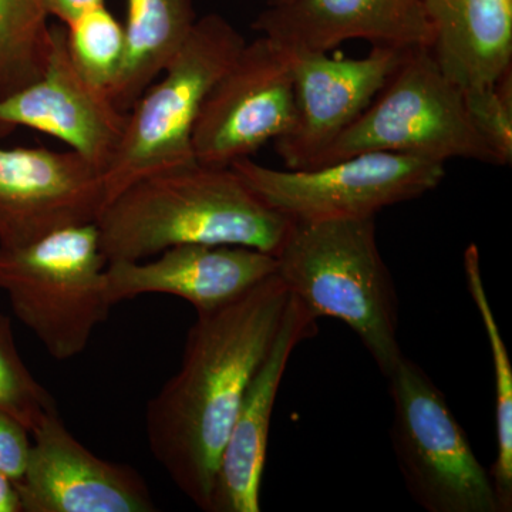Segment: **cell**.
I'll return each mask as SVG.
<instances>
[{
	"label": "cell",
	"mask_w": 512,
	"mask_h": 512,
	"mask_svg": "<svg viewBox=\"0 0 512 512\" xmlns=\"http://www.w3.org/2000/svg\"><path fill=\"white\" fill-rule=\"evenodd\" d=\"M275 256L293 298L316 319L342 320L389 375L403 356L399 299L377 247L375 218L293 221Z\"/></svg>",
	"instance_id": "3"
},
{
	"label": "cell",
	"mask_w": 512,
	"mask_h": 512,
	"mask_svg": "<svg viewBox=\"0 0 512 512\" xmlns=\"http://www.w3.org/2000/svg\"><path fill=\"white\" fill-rule=\"evenodd\" d=\"M197 22L192 0H127L126 52L110 99L131 110L177 55Z\"/></svg>",
	"instance_id": "18"
},
{
	"label": "cell",
	"mask_w": 512,
	"mask_h": 512,
	"mask_svg": "<svg viewBox=\"0 0 512 512\" xmlns=\"http://www.w3.org/2000/svg\"><path fill=\"white\" fill-rule=\"evenodd\" d=\"M0 512H22L15 481L0 473Z\"/></svg>",
	"instance_id": "26"
},
{
	"label": "cell",
	"mask_w": 512,
	"mask_h": 512,
	"mask_svg": "<svg viewBox=\"0 0 512 512\" xmlns=\"http://www.w3.org/2000/svg\"><path fill=\"white\" fill-rule=\"evenodd\" d=\"M104 5V0H46L47 12L55 16L64 26L72 25L84 13Z\"/></svg>",
	"instance_id": "25"
},
{
	"label": "cell",
	"mask_w": 512,
	"mask_h": 512,
	"mask_svg": "<svg viewBox=\"0 0 512 512\" xmlns=\"http://www.w3.org/2000/svg\"><path fill=\"white\" fill-rule=\"evenodd\" d=\"M276 271V256L258 249L178 245L144 261L110 262L107 295L114 306L161 293L184 299L197 312L211 311L234 301Z\"/></svg>",
	"instance_id": "14"
},
{
	"label": "cell",
	"mask_w": 512,
	"mask_h": 512,
	"mask_svg": "<svg viewBox=\"0 0 512 512\" xmlns=\"http://www.w3.org/2000/svg\"><path fill=\"white\" fill-rule=\"evenodd\" d=\"M0 410L18 420L30 434L49 414L57 412V403L28 369L20 356L13 335L12 320L0 313Z\"/></svg>",
	"instance_id": "22"
},
{
	"label": "cell",
	"mask_w": 512,
	"mask_h": 512,
	"mask_svg": "<svg viewBox=\"0 0 512 512\" xmlns=\"http://www.w3.org/2000/svg\"><path fill=\"white\" fill-rule=\"evenodd\" d=\"M286 49V47H285ZM295 86V123L274 141L288 170H308L352 126L389 82L410 49L373 46L360 59L286 49Z\"/></svg>",
	"instance_id": "10"
},
{
	"label": "cell",
	"mask_w": 512,
	"mask_h": 512,
	"mask_svg": "<svg viewBox=\"0 0 512 512\" xmlns=\"http://www.w3.org/2000/svg\"><path fill=\"white\" fill-rule=\"evenodd\" d=\"M252 29L286 49L320 53L349 40L403 49L433 40L423 0H291L262 10Z\"/></svg>",
	"instance_id": "16"
},
{
	"label": "cell",
	"mask_w": 512,
	"mask_h": 512,
	"mask_svg": "<svg viewBox=\"0 0 512 512\" xmlns=\"http://www.w3.org/2000/svg\"><path fill=\"white\" fill-rule=\"evenodd\" d=\"M430 50L461 89L500 79L512 64V0H423Z\"/></svg>",
	"instance_id": "17"
},
{
	"label": "cell",
	"mask_w": 512,
	"mask_h": 512,
	"mask_svg": "<svg viewBox=\"0 0 512 512\" xmlns=\"http://www.w3.org/2000/svg\"><path fill=\"white\" fill-rule=\"evenodd\" d=\"M30 433L18 420L0 410V473L19 481L28 463Z\"/></svg>",
	"instance_id": "24"
},
{
	"label": "cell",
	"mask_w": 512,
	"mask_h": 512,
	"mask_svg": "<svg viewBox=\"0 0 512 512\" xmlns=\"http://www.w3.org/2000/svg\"><path fill=\"white\" fill-rule=\"evenodd\" d=\"M46 0H0V100L45 73L53 42Z\"/></svg>",
	"instance_id": "20"
},
{
	"label": "cell",
	"mask_w": 512,
	"mask_h": 512,
	"mask_svg": "<svg viewBox=\"0 0 512 512\" xmlns=\"http://www.w3.org/2000/svg\"><path fill=\"white\" fill-rule=\"evenodd\" d=\"M468 292L476 303L478 315L483 320L495 376V430H497V456L490 476L501 512L512 510V366L507 345L498 328L493 308L488 301L481 274L480 251L476 244L468 245L463 258Z\"/></svg>",
	"instance_id": "19"
},
{
	"label": "cell",
	"mask_w": 512,
	"mask_h": 512,
	"mask_svg": "<svg viewBox=\"0 0 512 512\" xmlns=\"http://www.w3.org/2000/svg\"><path fill=\"white\" fill-rule=\"evenodd\" d=\"M372 151L497 165L468 117L463 89L440 69L430 47H414L359 119L312 168Z\"/></svg>",
	"instance_id": "6"
},
{
	"label": "cell",
	"mask_w": 512,
	"mask_h": 512,
	"mask_svg": "<svg viewBox=\"0 0 512 512\" xmlns=\"http://www.w3.org/2000/svg\"><path fill=\"white\" fill-rule=\"evenodd\" d=\"M512 70L483 86L463 90L464 104L478 136L497 165L512 163Z\"/></svg>",
	"instance_id": "23"
},
{
	"label": "cell",
	"mask_w": 512,
	"mask_h": 512,
	"mask_svg": "<svg viewBox=\"0 0 512 512\" xmlns=\"http://www.w3.org/2000/svg\"><path fill=\"white\" fill-rule=\"evenodd\" d=\"M268 6L282 5V3L291 2V0H266Z\"/></svg>",
	"instance_id": "27"
},
{
	"label": "cell",
	"mask_w": 512,
	"mask_h": 512,
	"mask_svg": "<svg viewBox=\"0 0 512 512\" xmlns=\"http://www.w3.org/2000/svg\"><path fill=\"white\" fill-rule=\"evenodd\" d=\"M289 298L275 274L220 308L197 312L180 369L147 404L150 453L202 511H210L239 404L274 343Z\"/></svg>",
	"instance_id": "1"
},
{
	"label": "cell",
	"mask_w": 512,
	"mask_h": 512,
	"mask_svg": "<svg viewBox=\"0 0 512 512\" xmlns=\"http://www.w3.org/2000/svg\"><path fill=\"white\" fill-rule=\"evenodd\" d=\"M245 43L224 16L197 19L160 82L128 111L123 140L104 174L109 202L138 178L195 161L192 133L202 104Z\"/></svg>",
	"instance_id": "5"
},
{
	"label": "cell",
	"mask_w": 512,
	"mask_h": 512,
	"mask_svg": "<svg viewBox=\"0 0 512 512\" xmlns=\"http://www.w3.org/2000/svg\"><path fill=\"white\" fill-rule=\"evenodd\" d=\"M66 42L72 62L84 79L109 94L126 52L124 26L106 5H101L66 26Z\"/></svg>",
	"instance_id": "21"
},
{
	"label": "cell",
	"mask_w": 512,
	"mask_h": 512,
	"mask_svg": "<svg viewBox=\"0 0 512 512\" xmlns=\"http://www.w3.org/2000/svg\"><path fill=\"white\" fill-rule=\"evenodd\" d=\"M109 202L104 174L74 151L0 146V245L96 222Z\"/></svg>",
	"instance_id": "11"
},
{
	"label": "cell",
	"mask_w": 512,
	"mask_h": 512,
	"mask_svg": "<svg viewBox=\"0 0 512 512\" xmlns=\"http://www.w3.org/2000/svg\"><path fill=\"white\" fill-rule=\"evenodd\" d=\"M107 265L96 222L73 225L22 247L0 245V291L46 352L64 362L109 319Z\"/></svg>",
	"instance_id": "4"
},
{
	"label": "cell",
	"mask_w": 512,
	"mask_h": 512,
	"mask_svg": "<svg viewBox=\"0 0 512 512\" xmlns=\"http://www.w3.org/2000/svg\"><path fill=\"white\" fill-rule=\"evenodd\" d=\"M295 86L289 52L262 36L245 43L212 87L192 133L195 161L214 167L251 158L295 123Z\"/></svg>",
	"instance_id": "9"
},
{
	"label": "cell",
	"mask_w": 512,
	"mask_h": 512,
	"mask_svg": "<svg viewBox=\"0 0 512 512\" xmlns=\"http://www.w3.org/2000/svg\"><path fill=\"white\" fill-rule=\"evenodd\" d=\"M231 167L266 204L298 222L375 218L383 208L436 190L446 175L443 161L386 151L308 170H276L251 158Z\"/></svg>",
	"instance_id": "8"
},
{
	"label": "cell",
	"mask_w": 512,
	"mask_h": 512,
	"mask_svg": "<svg viewBox=\"0 0 512 512\" xmlns=\"http://www.w3.org/2000/svg\"><path fill=\"white\" fill-rule=\"evenodd\" d=\"M28 463L16 481L22 512H153V494L128 464L93 454L70 433L59 410L32 434Z\"/></svg>",
	"instance_id": "13"
},
{
	"label": "cell",
	"mask_w": 512,
	"mask_h": 512,
	"mask_svg": "<svg viewBox=\"0 0 512 512\" xmlns=\"http://www.w3.org/2000/svg\"><path fill=\"white\" fill-rule=\"evenodd\" d=\"M386 379L390 440L414 503L427 512H501L490 471L430 376L403 353Z\"/></svg>",
	"instance_id": "7"
},
{
	"label": "cell",
	"mask_w": 512,
	"mask_h": 512,
	"mask_svg": "<svg viewBox=\"0 0 512 512\" xmlns=\"http://www.w3.org/2000/svg\"><path fill=\"white\" fill-rule=\"evenodd\" d=\"M127 117L109 94L87 82L74 66L66 26H53L45 73L0 100V140L19 127L42 131L106 174L123 140Z\"/></svg>",
	"instance_id": "12"
},
{
	"label": "cell",
	"mask_w": 512,
	"mask_h": 512,
	"mask_svg": "<svg viewBox=\"0 0 512 512\" xmlns=\"http://www.w3.org/2000/svg\"><path fill=\"white\" fill-rule=\"evenodd\" d=\"M316 320L291 295L274 343L239 404L222 451L208 512L261 511L262 476L276 397L293 350L315 336Z\"/></svg>",
	"instance_id": "15"
},
{
	"label": "cell",
	"mask_w": 512,
	"mask_h": 512,
	"mask_svg": "<svg viewBox=\"0 0 512 512\" xmlns=\"http://www.w3.org/2000/svg\"><path fill=\"white\" fill-rule=\"evenodd\" d=\"M107 262L153 258L178 245H231L276 255L293 220L232 167L192 161L138 178L96 220Z\"/></svg>",
	"instance_id": "2"
}]
</instances>
